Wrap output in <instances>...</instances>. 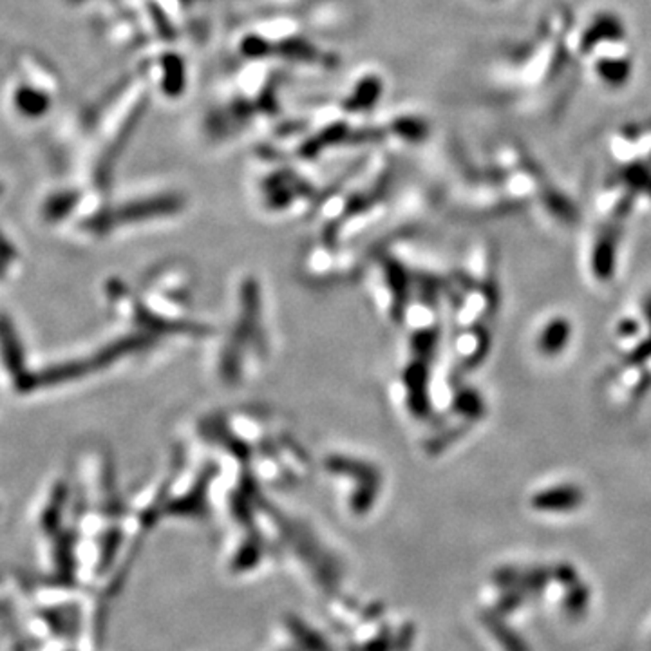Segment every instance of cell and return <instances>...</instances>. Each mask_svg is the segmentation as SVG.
Here are the masks:
<instances>
[{
	"instance_id": "cell-3",
	"label": "cell",
	"mask_w": 651,
	"mask_h": 651,
	"mask_svg": "<svg viewBox=\"0 0 651 651\" xmlns=\"http://www.w3.org/2000/svg\"><path fill=\"white\" fill-rule=\"evenodd\" d=\"M404 241V239H402ZM400 243V241H398ZM369 301L382 321L400 326L414 288L416 268L396 252V243L377 254L364 268Z\"/></svg>"
},
{
	"instance_id": "cell-5",
	"label": "cell",
	"mask_w": 651,
	"mask_h": 651,
	"mask_svg": "<svg viewBox=\"0 0 651 651\" xmlns=\"http://www.w3.org/2000/svg\"><path fill=\"white\" fill-rule=\"evenodd\" d=\"M0 351H3L6 367L12 371L14 378L17 380V387L21 391L35 389L33 375L28 377V373L24 369V353H23L21 340H19L12 322L3 315H0Z\"/></svg>"
},
{
	"instance_id": "cell-4",
	"label": "cell",
	"mask_w": 651,
	"mask_h": 651,
	"mask_svg": "<svg viewBox=\"0 0 651 651\" xmlns=\"http://www.w3.org/2000/svg\"><path fill=\"white\" fill-rule=\"evenodd\" d=\"M185 210V200L180 194H160L144 198L133 203H127L124 207H118L116 210L106 214L100 218L98 230L111 228L115 225H135V223H145L153 219H165L178 216Z\"/></svg>"
},
{
	"instance_id": "cell-13",
	"label": "cell",
	"mask_w": 651,
	"mask_h": 651,
	"mask_svg": "<svg viewBox=\"0 0 651 651\" xmlns=\"http://www.w3.org/2000/svg\"><path fill=\"white\" fill-rule=\"evenodd\" d=\"M0 192H3V187H0Z\"/></svg>"
},
{
	"instance_id": "cell-8",
	"label": "cell",
	"mask_w": 651,
	"mask_h": 651,
	"mask_svg": "<svg viewBox=\"0 0 651 651\" xmlns=\"http://www.w3.org/2000/svg\"><path fill=\"white\" fill-rule=\"evenodd\" d=\"M570 337V326L563 319H555L544 324L539 335V349L546 355H555L563 351V346H566Z\"/></svg>"
},
{
	"instance_id": "cell-1",
	"label": "cell",
	"mask_w": 651,
	"mask_h": 651,
	"mask_svg": "<svg viewBox=\"0 0 651 651\" xmlns=\"http://www.w3.org/2000/svg\"><path fill=\"white\" fill-rule=\"evenodd\" d=\"M210 375L225 389H239L257 380L272 358V331L263 281L243 272L230 288L228 317L212 337Z\"/></svg>"
},
{
	"instance_id": "cell-7",
	"label": "cell",
	"mask_w": 651,
	"mask_h": 651,
	"mask_svg": "<svg viewBox=\"0 0 651 651\" xmlns=\"http://www.w3.org/2000/svg\"><path fill=\"white\" fill-rule=\"evenodd\" d=\"M91 369H95L93 360H82V362H70V364L53 366V367H48L46 371H42L39 377H33L35 387H39V386H55V384H64V382H70V380H77V378L84 377L86 373H89Z\"/></svg>"
},
{
	"instance_id": "cell-9",
	"label": "cell",
	"mask_w": 651,
	"mask_h": 651,
	"mask_svg": "<svg viewBox=\"0 0 651 651\" xmlns=\"http://www.w3.org/2000/svg\"><path fill=\"white\" fill-rule=\"evenodd\" d=\"M23 68H24V71H26V75H28V82H30V84H33V86L48 91L50 95L59 89V88H57V86H59V79L55 77V73H53L51 70L46 68V64L39 62L37 57H26L24 62H23Z\"/></svg>"
},
{
	"instance_id": "cell-2",
	"label": "cell",
	"mask_w": 651,
	"mask_h": 651,
	"mask_svg": "<svg viewBox=\"0 0 651 651\" xmlns=\"http://www.w3.org/2000/svg\"><path fill=\"white\" fill-rule=\"evenodd\" d=\"M218 420L254 479L293 485L310 474L313 461L306 447L275 413L236 407L218 414Z\"/></svg>"
},
{
	"instance_id": "cell-11",
	"label": "cell",
	"mask_w": 651,
	"mask_h": 651,
	"mask_svg": "<svg viewBox=\"0 0 651 651\" xmlns=\"http://www.w3.org/2000/svg\"><path fill=\"white\" fill-rule=\"evenodd\" d=\"M599 75L604 79L606 84H624V80L629 77V66L620 60V62H606L604 66L599 68Z\"/></svg>"
},
{
	"instance_id": "cell-12",
	"label": "cell",
	"mask_w": 651,
	"mask_h": 651,
	"mask_svg": "<svg viewBox=\"0 0 651 651\" xmlns=\"http://www.w3.org/2000/svg\"><path fill=\"white\" fill-rule=\"evenodd\" d=\"M77 205V194H60V196H55L48 209H46V214L51 218V219H59L62 216H66L73 207Z\"/></svg>"
},
{
	"instance_id": "cell-6",
	"label": "cell",
	"mask_w": 651,
	"mask_h": 651,
	"mask_svg": "<svg viewBox=\"0 0 651 651\" xmlns=\"http://www.w3.org/2000/svg\"><path fill=\"white\" fill-rule=\"evenodd\" d=\"M10 100L14 109L23 116V118H42L50 107H51V95L33 84L26 82H19L12 93H10Z\"/></svg>"
},
{
	"instance_id": "cell-10",
	"label": "cell",
	"mask_w": 651,
	"mask_h": 651,
	"mask_svg": "<svg viewBox=\"0 0 651 651\" xmlns=\"http://www.w3.org/2000/svg\"><path fill=\"white\" fill-rule=\"evenodd\" d=\"M162 70L165 71L163 80H162V89L169 95V97H176L183 91V62L180 60L178 55H167L162 60Z\"/></svg>"
}]
</instances>
